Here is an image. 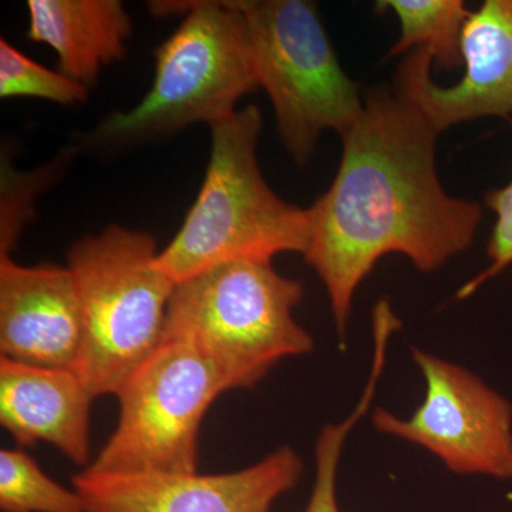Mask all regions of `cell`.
Instances as JSON below:
<instances>
[{
	"label": "cell",
	"mask_w": 512,
	"mask_h": 512,
	"mask_svg": "<svg viewBox=\"0 0 512 512\" xmlns=\"http://www.w3.org/2000/svg\"><path fill=\"white\" fill-rule=\"evenodd\" d=\"M440 134L390 87H376L342 136L338 173L309 210L303 258L328 293L339 340L348 335L353 299L384 256L410 259L430 274L476 238L483 208L444 190L436 168Z\"/></svg>",
	"instance_id": "cell-1"
},
{
	"label": "cell",
	"mask_w": 512,
	"mask_h": 512,
	"mask_svg": "<svg viewBox=\"0 0 512 512\" xmlns=\"http://www.w3.org/2000/svg\"><path fill=\"white\" fill-rule=\"evenodd\" d=\"M262 113L249 104L211 127L204 183L157 266L175 285L235 261H272L282 252L305 254L308 208L279 198L258 163Z\"/></svg>",
	"instance_id": "cell-2"
},
{
	"label": "cell",
	"mask_w": 512,
	"mask_h": 512,
	"mask_svg": "<svg viewBox=\"0 0 512 512\" xmlns=\"http://www.w3.org/2000/svg\"><path fill=\"white\" fill-rule=\"evenodd\" d=\"M305 288L272 261H235L175 285L164 339L183 340L212 366L225 392L248 389L282 360L315 350L295 319Z\"/></svg>",
	"instance_id": "cell-3"
},
{
	"label": "cell",
	"mask_w": 512,
	"mask_h": 512,
	"mask_svg": "<svg viewBox=\"0 0 512 512\" xmlns=\"http://www.w3.org/2000/svg\"><path fill=\"white\" fill-rule=\"evenodd\" d=\"M153 10L183 13V22L156 50L150 92L133 109L101 121L90 134L94 147L131 146L195 123L212 127L258 89L247 23L235 0L154 3Z\"/></svg>",
	"instance_id": "cell-4"
},
{
	"label": "cell",
	"mask_w": 512,
	"mask_h": 512,
	"mask_svg": "<svg viewBox=\"0 0 512 512\" xmlns=\"http://www.w3.org/2000/svg\"><path fill=\"white\" fill-rule=\"evenodd\" d=\"M158 254L148 232L116 224L70 249L83 316L74 372L94 399L116 396L163 342L175 284L158 268Z\"/></svg>",
	"instance_id": "cell-5"
},
{
	"label": "cell",
	"mask_w": 512,
	"mask_h": 512,
	"mask_svg": "<svg viewBox=\"0 0 512 512\" xmlns=\"http://www.w3.org/2000/svg\"><path fill=\"white\" fill-rule=\"evenodd\" d=\"M247 23L258 87L274 106L282 144L299 165L320 134L345 136L365 107L340 66L318 6L308 0H235Z\"/></svg>",
	"instance_id": "cell-6"
},
{
	"label": "cell",
	"mask_w": 512,
	"mask_h": 512,
	"mask_svg": "<svg viewBox=\"0 0 512 512\" xmlns=\"http://www.w3.org/2000/svg\"><path fill=\"white\" fill-rule=\"evenodd\" d=\"M225 393L190 343L164 339L121 386L116 429L89 470L104 474L197 473L205 413Z\"/></svg>",
	"instance_id": "cell-7"
},
{
	"label": "cell",
	"mask_w": 512,
	"mask_h": 512,
	"mask_svg": "<svg viewBox=\"0 0 512 512\" xmlns=\"http://www.w3.org/2000/svg\"><path fill=\"white\" fill-rule=\"evenodd\" d=\"M413 362L426 383L419 409L407 417L377 407L376 431L416 444L458 476L512 480V403L476 373L420 348Z\"/></svg>",
	"instance_id": "cell-8"
},
{
	"label": "cell",
	"mask_w": 512,
	"mask_h": 512,
	"mask_svg": "<svg viewBox=\"0 0 512 512\" xmlns=\"http://www.w3.org/2000/svg\"><path fill=\"white\" fill-rule=\"evenodd\" d=\"M305 464L282 446L222 474H104L84 468L73 488L87 512H271L301 480Z\"/></svg>",
	"instance_id": "cell-9"
},
{
	"label": "cell",
	"mask_w": 512,
	"mask_h": 512,
	"mask_svg": "<svg viewBox=\"0 0 512 512\" xmlns=\"http://www.w3.org/2000/svg\"><path fill=\"white\" fill-rule=\"evenodd\" d=\"M464 73L453 86L431 77L433 59L414 49L397 69L393 89L437 133L481 117L512 116V0H485L470 10L461 39Z\"/></svg>",
	"instance_id": "cell-10"
},
{
	"label": "cell",
	"mask_w": 512,
	"mask_h": 512,
	"mask_svg": "<svg viewBox=\"0 0 512 512\" xmlns=\"http://www.w3.org/2000/svg\"><path fill=\"white\" fill-rule=\"evenodd\" d=\"M83 340L70 269L23 266L0 255V353L29 365L74 370Z\"/></svg>",
	"instance_id": "cell-11"
},
{
	"label": "cell",
	"mask_w": 512,
	"mask_h": 512,
	"mask_svg": "<svg viewBox=\"0 0 512 512\" xmlns=\"http://www.w3.org/2000/svg\"><path fill=\"white\" fill-rule=\"evenodd\" d=\"M93 400L74 370L0 356V424L19 446L47 443L89 466Z\"/></svg>",
	"instance_id": "cell-12"
},
{
	"label": "cell",
	"mask_w": 512,
	"mask_h": 512,
	"mask_svg": "<svg viewBox=\"0 0 512 512\" xmlns=\"http://www.w3.org/2000/svg\"><path fill=\"white\" fill-rule=\"evenodd\" d=\"M28 37L55 50L59 72L89 89L127 53L133 23L119 0H29Z\"/></svg>",
	"instance_id": "cell-13"
},
{
	"label": "cell",
	"mask_w": 512,
	"mask_h": 512,
	"mask_svg": "<svg viewBox=\"0 0 512 512\" xmlns=\"http://www.w3.org/2000/svg\"><path fill=\"white\" fill-rule=\"evenodd\" d=\"M376 9L394 13L400 22V37L390 56L423 49L437 69L463 66L461 39L470 13L463 0H380Z\"/></svg>",
	"instance_id": "cell-14"
},
{
	"label": "cell",
	"mask_w": 512,
	"mask_h": 512,
	"mask_svg": "<svg viewBox=\"0 0 512 512\" xmlns=\"http://www.w3.org/2000/svg\"><path fill=\"white\" fill-rule=\"evenodd\" d=\"M390 339L386 332H377L373 336L372 367L355 409L339 423H328L320 429L315 443V480L308 505L302 512H340L338 473L343 448L356 424L372 410L377 387L386 367Z\"/></svg>",
	"instance_id": "cell-15"
},
{
	"label": "cell",
	"mask_w": 512,
	"mask_h": 512,
	"mask_svg": "<svg viewBox=\"0 0 512 512\" xmlns=\"http://www.w3.org/2000/svg\"><path fill=\"white\" fill-rule=\"evenodd\" d=\"M0 511L87 512L83 498L47 476L22 450H0Z\"/></svg>",
	"instance_id": "cell-16"
},
{
	"label": "cell",
	"mask_w": 512,
	"mask_h": 512,
	"mask_svg": "<svg viewBox=\"0 0 512 512\" xmlns=\"http://www.w3.org/2000/svg\"><path fill=\"white\" fill-rule=\"evenodd\" d=\"M0 97H33L52 103H84L89 97L87 87L74 82L60 72L47 69L20 50L8 40H0Z\"/></svg>",
	"instance_id": "cell-17"
},
{
	"label": "cell",
	"mask_w": 512,
	"mask_h": 512,
	"mask_svg": "<svg viewBox=\"0 0 512 512\" xmlns=\"http://www.w3.org/2000/svg\"><path fill=\"white\" fill-rule=\"evenodd\" d=\"M485 205L495 214L494 227L487 247L490 264L458 289V301L470 298L481 286L512 265V180L503 188L488 191L485 195Z\"/></svg>",
	"instance_id": "cell-18"
}]
</instances>
